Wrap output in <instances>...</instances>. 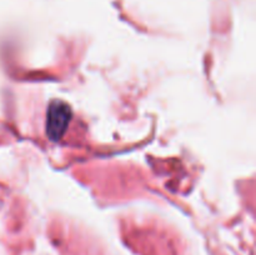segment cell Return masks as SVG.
I'll return each mask as SVG.
<instances>
[{"instance_id": "1", "label": "cell", "mask_w": 256, "mask_h": 255, "mask_svg": "<svg viewBox=\"0 0 256 255\" xmlns=\"http://www.w3.org/2000/svg\"><path fill=\"white\" fill-rule=\"evenodd\" d=\"M72 118V110L62 100L50 102L46 112L45 132L50 142H59L64 136Z\"/></svg>"}]
</instances>
